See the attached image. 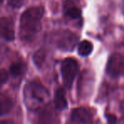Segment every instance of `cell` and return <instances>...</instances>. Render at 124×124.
<instances>
[{
    "label": "cell",
    "mask_w": 124,
    "mask_h": 124,
    "mask_svg": "<svg viewBox=\"0 0 124 124\" xmlns=\"http://www.w3.org/2000/svg\"><path fill=\"white\" fill-rule=\"evenodd\" d=\"M1 86H2V84H0V87H1Z\"/></svg>",
    "instance_id": "cell-22"
},
{
    "label": "cell",
    "mask_w": 124,
    "mask_h": 124,
    "mask_svg": "<svg viewBox=\"0 0 124 124\" xmlns=\"http://www.w3.org/2000/svg\"><path fill=\"white\" fill-rule=\"evenodd\" d=\"M124 72V57L115 53L110 56L106 65V73L111 78H118Z\"/></svg>",
    "instance_id": "cell-5"
},
{
    "label": "cell",
    "mask_w": 124,
    "mask_h": 124,
    "mask_svg": "<svg viewBox=\"0 0 124 124\" xmlns=\"http://www.w3.org/2000/svg\"><path fill=\"white\" fill-rule=\"evenodd\" d=\"M120 111L122 112V114L124 116V100L122 101V103H121V105H120Z\"/></svg>",
    "instance_id": "cell-18"
},
{
    "label": "cell",
    "mask_w": 124,
    "mask_h": 124,
    "mask_svg": "<svg viewBox=\"0 0 124 124\" xmlns=\"http://www.w3.org/2000/svg\"><path fill=\"white\" fill-rule=\"evenodd\" d=\"M13 107V100L9 96L4 93H0V116L6 115Z\"/></svg>",
    "instance_id": "cell-10"
},
{
    "label": "cell",
    "mask_w": 124,
    "mask_h": 124,
    "mask_svg": "<svg viewBox=\"0 0 124 124\" xmlns=\"http://www.w3.org/2000/svg\"><path fill=\"white\" fill-rule=\"evenodd\" d=\"M93 51V44L91 42L87 41H82L78 45V54L81 56H88Z\"/></svg>",
    "instance_id": "cell-11"
},
{
    "label": "cell",
    "mask_w": 124,
    "mask_h": 124,
    "mask_svg": "<svg viewBox=\"0 0 124 124\" xmlns=\"http://www.w3.org/2000/svg\"><path fill=\"white\" fill-rule=\"evenodd\" d=\"M66 15L71 19H78L81 16V10L75 6H71L66 10Z\"/></svg>",
    "instance_id": "cell-14"
},
{
    "label": "cell",
    "mask_w": 124,
    "mask_h": 124,
    "mask_svg": "<svg viewBox=\"0 0 124 124\" xmlns=\"http://www.w3.org/2000/svg\"><path fill=\"white\" fill-rule=\"evenodd\" d=\"M46 59V53L43 49H39L38 51H37L33 55V61H34L35 65L38 66V68L42 67V66L43 65Z\"/></svg>",
    "instance_id": "cell-13"
},
{
    "label": "cell",
    "mask_w": 124,
    "mask_h": 124,
    "mask_svg": "<svg viewBox=\"0 0 124 124\" xmlns=\"http://www.w3.org/2000/svg\"><path fill=\"white\" fill-rule=\"evenodd\" d=\"M78 36L70 31H60L55 38V45L63 51H71L78 43Z\"/></svg>",
    "instance_id": "cell-4"
},
{
    "label": "cell",
    "mask_w": 124,
    "mask_h": 124,
    "mask_svg": "<svg viewBox=\"0 0 124 124\" xmlns=\"http://www.w3.org/2000/svg\"><path fill=\"white\" fill-rule=\"evenodd\" d=\"M8 80V73L5 70L0 69V84H4Z\"/></svg>",
    "instance_id": "cell-16"
},
{
    "label": "cell",
    "mask_w": 124,
    "mask_h": 124,
    "mask_svg": "<svg viewBox=\"0 0 124 124\" xmlns=\"http://www.w3.org/2000/svg\"><path fill=\"white\" fill-rule=\"evenodd\" d=\"M2 2H3V0H0V4H1Z\"/></svg>",
    "instance_id": "cell-21"
},
{
    "label": "cell",
    "mask_w": 124,
    "mask_h": 124,
    "mask_svg": "<svg viewBox=\"0 0 124 124\" xmlns=\"http://www.w3.org/2000/svg\"><path fill=\"white\" fill-rule=\"evenodd\" d=\"M0 124H13V122L11 121H1Z\"/></svg>",
    "instance_id": "cell-19"
},
{
    "label": "cell",
    "mask_w": 124,
    "mask_h": 124,
    "mask_svg": "<svg viewBox=\"0 0 124 124\" xmlns=\"http://www.w3.org/2000/svg\"><path fill=\"white\" fill-rule=\"evenodd\" d=\"M55 107L51 104H46L44 106L39 109L38 115V124H54L57 116Z\"/></svg>",
    "instance_id": "cell-6"
},
{
    "label": "cell",
    "mask_w": 124,
    "mask_h": 124,
    "mask_svg": "<svg viewBox=\"0 0 124 124\" xmlns=\"http://www.w3.org/2000/svg\"><path fill=\"white\" fill-rule=\"evenodd\" d=\"M122 10H123V13H124V0H123V4H122Z\"/></svg>",
    "instance_id": "cell-20"
},
{
    "label": "cell",
    "mask_w": 124,
    "mask_h": 124,
    "mask_svg": "<svg viewBox=\"0 0 124 124\" xmlns=\"http://www.w3.org/2000/svg\"><path fill=\"white\" fill-rule=\"evenodd\" d=\"M106 119L108 124H117V118L113 114H106Z\"/></svg>",
    "instance_id": "cell-17"
},
{
    "label": "cell",
    "mask_w": 124,
    "mask_h": 124,
    "mask_svg": "<svg viewBox=\"0 0 124 124\" xmlns=\"http://www.w3.org/2000/svg\"><path fill=\"white\" fill-rule=\"evenodd\" d=\"M26 0H9V4L13 8H20L25 4Z\"/></svg>",
    "instance_id": "cell-15"
},
{
    "label": "cell",
    "mask_w": 124,
    "mask_h": 124,
    "mask_svg": "<svg viewBox=\"0 0 124 124\" xmlns=\"http://www.w3.org/2000/svg\"><path fill=\"white\" fill-rule=\"evenodd\" d=\"M0 37L9 42L15 39V25L11 18H0Z\"/></svg>",
    "instance_id": "cell-7"
},
{
    "label": "cell",
    "mask_w": 124,
    "mask_h": 124,
    "mask_svg": "<svg viewBox=\"0 0 124 124\" xmlns=\"http://www.w3.org/2000/svg\"><path fill=\"white\" fill-rule=\"evenodd\" d=\"M54 105L56 110H64L67 107V101H66L65 91L62 88H60L56 90L54 94Z\"/></svg>",
    "instance_id": "cell-9"
},
{
    "label": "cell",
    "mask_w": 124,
    "mask_h": 124,
    "mask_svg": "<svg viewBox=\"0 0 124 124\" xmlns=\"http://www.w3.org/2000/svg\"><path fill=\"white\" fill-rule=\"evenodd\" d=\"M78 71H79V65L75 59L66 58L62 61L61 76L66 87L71 88Z\"/></svg>",
    "instance_id": "cell-3"
},
{
    "label": "cell",
    "mask_w": 124,
    "mask_h": 124,
    "mask_svg": "<svg viewBox=\"0 0 124 124\" xmlns=\"http://www.w3.org/2000/svg\"><path fill=\"white\" fill-rule=\"evenodd\" d=\"M70 121L73 124H89L92 122V115L87 109L78 107L72 110Z\"/></svg>",
    "instance_id": "cell-8"
},
{
    "label": "cell",
    "mask_w": 124,
    "mask_h": 124,
    "mask_svg": "<svg viewBox=\"0 0 124 124\" xmlns=\"http://www.w3.org/2000/svg\"><path fill=\"white\" fill-rule=\"evenodd\" d=\"M44 14L43 7L37 6L27 9L20 21V37L25 42H30L41 31V20Z\"/></svg>",
    "instance_id": "cell-1"
},
{
    "label": "cell",
    "mask_w": 124,
    "mask_h": 124,
    "mask_svg": "<svg viewBox=\"0 0 124 124\" xmlns=\"http://www.w3.org/2000/svg\"><path fill=\"white\" fill-rule=\"evenodd\" d=\"M49 93L38 82H29L24 88V101L29 110H38L47 104Z\"/></svg>",
    "instance_id": "cell-2"
},
{
    "label": "cell",
    "mask_w": 124,
    "mask_h": 124,
    "mask_svg": "<svg viewBox=\"0 0 124 124\" xmlns=\"http://www.w3.org/2000/svg\"><path fill=\"white\" fill-rule=\"evenodd\" d=\"M9 71H10L11 75L14 77H19L24 73L25 71V65L22 62H14L12 63L9 67Z\"/></svg>",
    "instance_id": "cell-12"
}]
</instances>
